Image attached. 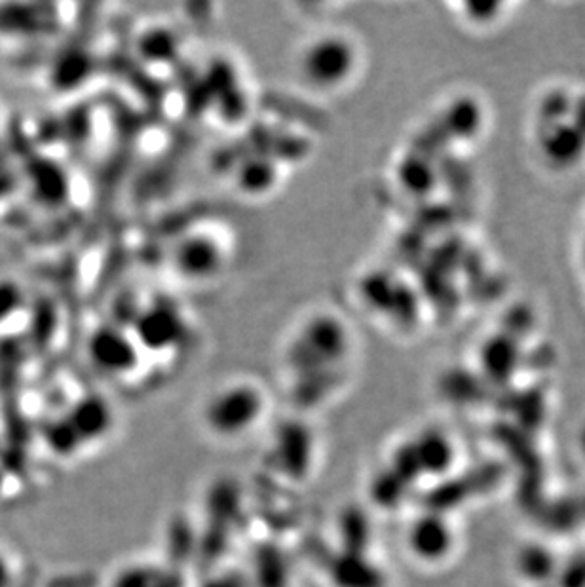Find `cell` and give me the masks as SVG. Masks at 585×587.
Listing matches in <instances>:
<instances>
[{
  "label": "cell",
  "instance_id": "1",
  "mask_svg": "<svg viewBox=\"0 0 585 587\" xmlns=\"http://www.w3.org/2000/svg\"><path fill=\"white\" fill-rule=\"evenodd\" d=\"M359 350L352 320L333 306H314L289 324L280 342V369L295 388H338L352 377Z\"/></svg>",
  "mask_w": 585,
  "mask_h": 587
},
{
  "label": "cell",
  "instance_id": "2",
  "mask_svg": "<svg viewBox=\"0 0 585 587\" xmlns=\"http://www.w3.org/2000/svg\"><path fill=\"white\" fill-rule=\"evenodd\" d=\"M365 50L346 29H322L304 37L292 56V72L303 88L335 97L361 77Z\"/></svg>",
  "mask_w": 585,
  "mask_h": 587
}]
</instances>
